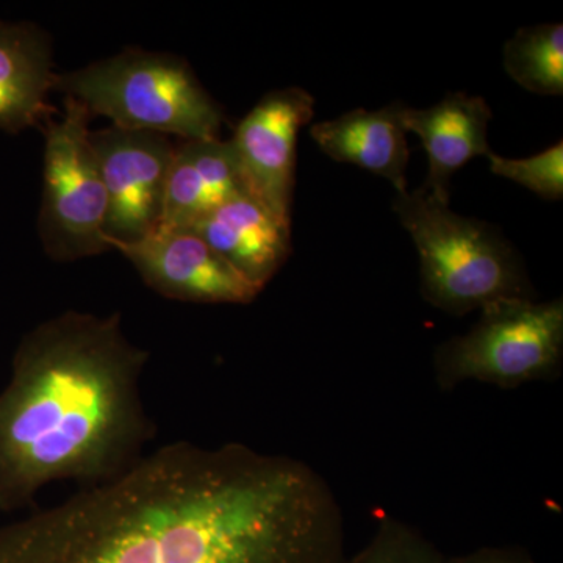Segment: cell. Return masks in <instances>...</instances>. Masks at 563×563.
I'll return each mask as SVG.
<instances>
[{"label": "cell", "instance_id": "obj_1", "mask_svg": "<svg viewBox=\"0 0 563 563\" xmlns=\"http://www.w3.org/2000/svg\"><path fill=\"white\" fill-rule=\"evenodd\" d=\"M342 510L307 463L165 444L0 529V563H346Z\"/></svg>", "mask_w": 563, "mask_h": 563}, {"label": "cell", "instance_id": "obj_2", "mask_svg": "<svg viewBox=\"0 0 563 563\" xmlns=\"http://www.w3.org/2000/svg\"><path fill=\"white\" fill-rule=\"evenodd\" d=\"M146 351L120 313L69 310L25 333L0 393V512L44 487H92L120 476L155 437L141 396Z\"/></svg>", "mask_w": 563, "mask_h": 563}, {"label": "cell", "instance_id": "obj_3", "mask_svg": "<svg viewBox=\"0 0 563 563\" xmlns=\"http://www.w3.org/2000/svg\"><path fill=\"white\" fill-rule=\"evenodd\" d=\"M54 91L109 118L125 131L220 140L224 113L187 60L131 47L70 73L55 74Z\"/></svg>", "mask_w": 563, "mask_h": 563}, {"label": "cell", "instance_id": "obj_4", "mask_svg": "<svg viewBox=\"0 0 563 563\" xmlns=\"http://www.w3.org/2000/svg\"><path fill=\"white\" fill-rule=\"evenodd\" d=\"M393 210L420 255L421 295L431 306L461 317L532 299L520 257L493 225L454 213L422 188L396 195Z\"/></svg>", "mask_w": 563, "mask_h": 563}, {"label": "cell", "instance_id": "obj_5", "mask_svg": "<svg viewBox=\"0 0 563 563\" xmlns=\"http://www.w3.org/2000/svg\"><path fill=\"white\" fill-rule=\"evenodd\" d=\"M563 357V301L506 299L481 310L465 335L435 354L437 383L451 390L466 380L515 388L559 373Z\"/></svg>", "mask_w": 563, "mask_h": 563}, {"label": "cell", "instance_id": "obj_6", "mask_svg": "<svg viewBox=\"0 0 563 563\" xmlns=\"http://www.w3.org/2000/svg\"><path fill=\"white\" fill-rule=\"evenodd\" d=\"M90 111L65 98V114L44 122V188L38 232L55 262L110 251L106 243L107 191L91 144Z\"/></svg>", "mask_w": 563, "mask_h": 563}, {"label": "cell", "instance_id": "obj_7", "mask_svg": "<svg viewBox=\"0 0 563 563\" xmlns=\"http://www.w3.org/2000/svg\"><path fill=\"white\" fill-rule=\"evenodd\" d=\"M107 191L106 243H135L161 225L176 144L154 132L110 128L91 132Z\"/></svg>", "mask_w": 563, "mask_h": 563}, {"label": "cell", "instance_id": "obj_8", "mask_svg": "<svg viewBox=\"0 0 563 563\" xmlns=\"http://www.w3.org/2000/svg\"><path fill=\"white\" fill-rule=\"evenodd\" d=\"M313 113L314 99L302 88L272 91L228 141L244 191L287 225H291L296 143Z\"/></svg>", "mask_w": 563, "mask_h": 563}, {"label": "cell", "instance_id": "obj_9", "mask_svg": "<svg viewBox=\"0 0 563 563\" xmlns=\"http://www.w3.org/2000/svg\"><path fill=\"white\" fill-rule=\"evenodd\" d=\"M135 266L141 279L163 298L198 303L254 302L262 288L188 231H155L135 243L107 242Z\"/></svg>", "mask_w": 563, "mask_h": 563}, {"label": "cell", "instance_id": "obj_10", "mask_svg": "<svg viewBox=\"0 0 563 563\" xmlns=\"http://www.w3.org/2000/svg\"><path fill=\"white\" fill-rule=\"evenodd\" d=\"M492 110L481 96L451 92L429 109L404 107L407 132L420 136L428 152L429 174L422 190L435 201L450 203L451 179L476 157H488Z\"/></svg>", "mask_w": 563, "mask_h": 563}, {"label": "cell", "instance_id": "obj_11", "mask_svg": "<svg viewBox=\"0 0 563 563\" xmlns=\"http://www.w3.org/2000/svg\"><path fill=\"white\" fill-rule=\"evenodd\" d=\"M188 231L201 236L247 280L265 288L291 254V225L246 191L214 207Z\"/></svg>", "mask_w": 563, "mask_h": 563}, {"label": "cell", "instance_id": "obj_12", "mask_svg": "<svg viewBox=\"0 0 563 563\" xmlns=\"http://www.w3.org/2000/svg\"><path fill=\"white\" fill-rule=\"evenodd\" d=\"M52 38L32 22H0V131L20 133L51 118Z\"/></svg>", "mask_w": 563, "mask_h": 563}, {"label": "cell", "instance_id": "obj_13", "mask_svg": "<svg viewBox=\"0 0 563 563\" xmlns=\"http://www.w3.org/2000/svg\"><path fill=\"white\" fill-rule=\"evenodd\" d=\"M404 103L379 110H352L335 120L317 122L310 135L329 158L351 163L384 177L396 192L407 191L410 151L402 122Z\"/></svg>", "mask_w": 563, "mask_h": 563}, {"label": "cell", "instance_id": "obj_14", "mask_svg": "<svg viewBox=\"0 0 563 563\" xmlns=\"http://www.w3.org/2000/svg\"><path fill=\"white\" fill-rule=\"evenodd\" d=\"M242 191L228 141H184L174 152L158 229H190L203 214Z\"/></svg>", "mask_w": 563, "mask_h": 563}, {"label": "cell", "instance_id": "obj_15", "mask_svg": "<svg viewBox=\"0 0 563 563\" xmlns=\"http://www.w3.org/2000/svg\"><path fill=\"white\" fill-rule=\"evenodd\" d=\"M504 68L525 90L563 95V25L520 29L504 44Z\"/></svg>", "mask_w": 563, "mask_h": 563}, {"label": "cell", "instance_id": "obj_16", "mask_svg": "<svg viewBox=\"0 0 563 563\" xmlns=\"http://www.w3.org/2000/svg\"><path fill=\"white\" fill-rule=\"evenodd\" d=\"M446 559L413 528L384 518L369 543L346 563H446Z\"/></svg>", "mask_w": 563, "mask_h": 563}, {"label": "cell", "instance_id": "obj_17", "mask_svg": "<svg viewBox=\"0 0 563 563\" xmlns=\"http://www.w3.org/2000/svg\"><path fill=\"white\" fill-rule=\"evenodd\" d=\"M487 158L490 172L496 176L512 180L543 199L558 201L563 198L562 141L528 158H504L493 152Z\"/></svg>", "mask_w": 563, "mask_h": 563}, {"label": "cell", "instance_id": "obj_18", "mask_svg": "<svg viewBox=\"0 0 563 563\" xmlns=\"http://www.w3.org/2000/svg\"><path fill=\"white\" fill-rule=\"evenodd\" d=\"M446 563H533L531 559L525 558L515 551L498 550V548H484L474 551L472 554L462 555Z\"/></svg>", "mask_w": 563, "mask_h": 563}]
</instances>
